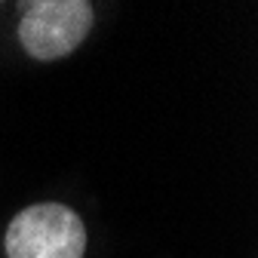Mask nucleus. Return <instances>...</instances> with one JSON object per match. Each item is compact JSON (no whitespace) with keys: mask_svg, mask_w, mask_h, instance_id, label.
<instances>
[{"mask_svg":"<svg viewBox=\"0 0 258 258\" xmlns=\"http://www.w3.org/2000/svg\"><path fill=\"white\" fill-rule=\"evenodd\" d=\"M89 28L92 4L86 0H34L22 16L19 40L34 58L52 61L74 52L86 40Z\"/></svg>","mask_w":258,"mask_h":258,"instance_id":"f03ea898","label":"nucleus"},{"mask_svg":"<svg viewBox=\"0 0 258 258\" xmlns=\"http://www.w3.org/2000/svg\"><path fill=\"white\" fill-rule=\"evenodd\" d=\"M86 228L74 209L37 203L22 209L7 228L10 258H83Z\"/></svg>","mask_w":258,"mask_h":258,"instance_id":"f257e3e1","label":"nucleus"}]
</instances>
